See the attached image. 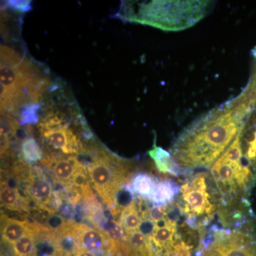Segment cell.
<instances>
[{
  "label": "cell",
  "instance_id": "obj_14",
  "mask_svg": "<svg viewBox=\"0 0 256 256\" xmlns=\"http://www.w3.org/2000/svg\"><path fill=\"white\" fill-rule=\"evenodd\" d=\"M181 192V188L172 180L158 181L149 198L154 206H166L174 201L175 197Z\"/></svg>",
  "mask_w": 256,
  "mask_h": 256
},
{
  "label": "cell",
  "instance_id": "obj_11",
  "mask_svg": "<svg viewBox=\"0 0 256 256\" xmlns=\"http://www.w3.org/2000/svg\"><path fill=\"white\" fill-rule=\"evenodd\" d=\"M74 229L82 248L94 254L104 252L108 242V237L104 232L76 222L74 223Z\"/></svg>",
  "mask_w": 256,
  "mask_h": 256
},
{
  "label": "cell",
  "instance_id": "obj_9",
  "mask_svg": "<svg viewBox=\"0 0 256 256\" xmlns=\"http://www.w3.org/2000/svg\"><path fill=\"white\" fill-rule=\"evenodd\" d=\"M24 182L26 194L37 207L44 208L50 206L54 194L53 188L41 168H32Z\"/></svg>",
  "mask_w": 256,
  "mask_h": 256
},
{
  "label": "cell",
  "instance_id": "obj_22",
  "mask_svg": "<svg viewBox=\"0 0 256 256\" xmlns=\"http://www.w3.org/2000/svg\"><path fill=\"white\" fill-rule=\"evenodd\" d=\"M40 106L38 104L26 106L18 112L20 124H36L38 121V111Z\"/></svg>",
  "mask_w": 256,
  "mask_h": 256
},
{
  "label": "cell",
  "instance_id": "obj_7",
  "mask_svg": "<svg viewBox=\"0 0 256 256\" xmlns=\"http://www.w3.org/2000/svg\"><path fill=\"white\" fill-rule=\"evenodd\" d=\"M181 192L184 205L180 206L182 212L188 216L186 218H196L201 228L210 223L217 206L210 202L205 174L195 175L182 186Z\"/></svg>",
  "mask_w": 256,
  "mask_h": 256
},
{
  "label": "cell",
  "instance_id": "obj_24",
  "mask_svg": "<svg viewBox=\"0 0 256 256\" xmlns=\"http://www.w3.org/2000/svg\"><path fill=\"white\" fill-rule=\"evenodd\" d=\"M166 217V206H153L148 213V218L154 223L164 220Z\"/></svg>",
  "mask_w": 256,
  "mask_h": 256
},
{
  "label": "cell",
  "instance_id": "obj_25",
  "mask_svg": "<svg viewBox=\"0 0 256 256\" xmlns=\"http://www.w3.org/2000/svg\"><path fill=\"white\" fill-rule=\"evenodd\" d=\"M6 5L10 9H12L20 12H26L32 8L31 1L28 0H10L6 2Z\"/></svg>",
  "mask_w": 256,
  "mask_h": 256
},
{
  "label": "cell",
  "instance_id": "obj_21",
  "mask_svg": "<svg viewBox=\"0 0 256 256\" xmlns=\"http://www.w3.org/2000/svg\"><path fill=\"white\" fill-rule=\"evenodd\" d=\"M102 232L107 236L108 238L114 240H127L126 230L122 224L116 220H108L106 222Z\"/></svg>",
  "mask_w": 256,
  "mask_h": 256
},
{
  "label": "cell",
  "instance_id": "obj_6",
  "mask_svg": "<svg viewBox=\"0 0 256 256\" xmlns=\"http://www.w3.org/2000/svg\"><path fill=\"white\" fill-rule=\"evenodd\" d=\"M42 143L64 154H80L84 146L62 112H48L38 124Z\"/></svg>",
  "mask_w": 256,
  "mask_h": 256
},
{
  "label": "cell",
  "instance_id": "obj_16",
  "mask_svg": "<svg viewBox=\"0 0 256 256\" xmlns=\"http://www.w3.org/2000/svg\"><path fill=\"white\" fill-rule=\"evenodd\" d=\"M1 205L6 210L30 212V201L28 197L22 196L18 188H10L1 183Z\"/></svg>",
  "mask_w": 256,
  "mask_h": 256
},
{
  "label": "cell",
  "instance_id": "obj_23",
  "mask_svg": "<svg viewBox=\"0 0 256 256\" xmlns=\"http://www.w3.org/2000/svg\"><path fill=\"white\" fill-rule=\"evenodd\" d=\"M20 122L9 114L1 112V134H4L10 138L16 136Z\"/></svg>",
  "mask_w": 256,
  "mask_h": 256
},
{
  "label": "cell",
  "instance_id": "obj_2",
  "mask_svg": "<svg viewBox=\"0 0 256 256\" xmlns=\"http://www.w3.org/2000/svg\"><path fill=\"white\" fill-rule=\"evenodd\" d=\"M1 112L16 114L30 104H38L48 80L30 60L1 46Z\"/></svg>",
  "mask_w": 256,
  "mask_h": 256
},
{
  "label": "cell",
  "instance_id": "obj_10",
  "mask_svg": "<svg viewBox=\"0 0 256 256\" xmlns=\"http://www.w3.org/2000/svg\"><path fill=\"white\" fill-rule=\"evenodd\" d=\"M238 136L242 163L252 170L256 178V105L246 119Z\"/></svg>",
  "mask_w": 256,
  "mask_h": 256
},
{
  "label": "cell",
  "instance_id": "obj_28",
  "mask_svg": "<svg viewBox=\"0 0 256 256\" xmlns=\"http://www.w3.org/2000/svg\"><path fill=\"white\" fill-rule=\"evenodd\" d=\"M252 56H254V65H255L256 67V47L252 50Z\"/></svg>",
  "mask_w": 256,
  "mask_h": 256
},
{
  "label": "cell",
  "instance_id": "obj_18",
  "mask_svg": "<svg viewBox=\"0 0 256 256\" xmlns=\"http://www.w3.org/2000/svg\"><path fill=\"white\" fill-rule=\"evenodd\" d=\"M142 220V217L140 214L134 200L129 206L122 210L120 216V222L122 224L126 234L139 230L140 225Z\"/></svg>",
  "mask_w": 256,
  "mask_h": 256
},
{
  "label": "cell",
  "instance_id": "obj_17",
  "mask_svg": "<svg viewBox=\"0 0 256 256\" xmlns=\"http://www.w3.org/2000/svg\"><path fill=\"white\" fill-rule=\"evenodd\" d=\"M158 180L148 173L140 172L134 174L130 183L126 185L133 193L144 198L150 197Z\"/></svg>",
  "mask_w": 256,
  "mask_h": 256
},
{
  "label": "cell",
  "instance_id": "obj_3",
  "mask_svg": "<svg viewBox=\"0 0 256 256\" xmlns=\"http://www.w3.org/2000/svg\"><path fill=\"white\" fill-rule=\"evenodd\" d=\"M213 2H124L119 18L168 32L186 30L208 14Z\"/></svg>",
  "mask_w": 256,
  "mask_h": 256
},
{
  "label": "cell",
  "instance_id": "obj_5",
  "mask_svg": "<svg viewBox=\"0 0 256 256\" xmlns=\"http://www.w3.org/2000/svg\"><path fill=\"white\" fill-rule=\"evenodd\" d=\"M196 256H256V242L248 232L212 226L202 238Z\"/></svg>",
  "mask_w": 256,
  "mask_h": 256
},
{
  "label": "cell",
  "instance_id": "obj_26",
  "mask_svg": "<svg viewBox=\"0 0 256 256\" xmlns=\"http://www.w3.org/2000/svg\"><path fill=\"white\" fill-rule=\"evenodd\" d=\"M154 228H156V223L152 222L149 218H146V220H142L141 222L139 230L146 237H149L152 235Z\"/></svg>",
  "mask_w": 256,
  "mask_h": 256
},
{
  "label": "cell",
  "instance_id": "obj_13",
  "mask_svg": "<svg viewBox=\"0 0 256 256\" xmlns=\"http://www.w3.org/2000/svg\"><path fill=\"white\" fill-rule=\"evenodd\" d=\"M2 242L14 244L22 238L30 228V223L26 220L11 218L4 214L1 215Z\"/></svg>",
  "mask_w": 256,
  "mask_h": 256
},
{
  "label": "cell",
  "instance_id": "obj_12",
  "mask_svg": "<svg viewBox=\"0 0 256 256\" xmlns=\"http://www.w3.org/2000/svg\"><path fill=\"white\" fill-rule=\"evenodd\" d=\"M152 238L163 255L168 254L178 240L176 222H172L166 218L156 223Z\"/></svg>",
  "mask_w": 256,
  "mask_h": 256
},
{
  "label": "cell",
  "instance_id": "obj_19",
  "mask_svg": "<svg viewBox=\"0 0 256 256\" xmlns=\"http://www.w3.org/2000/svg\"><path fill=\"white\" fill-rule=\"evenodd\" d=\"M21 152L23 160L28 164H33L44 158L43 150L38 146L35 138L28 136L23 140L21 144Z\"/></svg>",
  "mask_w": 256,
  "mask_h": 256
},
{
  "label": "cell",
  "instance_id": "obj_1",
  "mask_svg": "<svg viewBox=\"0 0 256 256\" xmlns=\"http://www.w3.org/2000/svg\"><path fill=\"white\" fill-rule=\"evenodd\" d=\"M238 96L212 109L184 128L170 153L184 171L208 168L233 142L256 105V67Z\"/></svg>",
  "mask_w": 256,
  "mask_h": 256
},
{
  "label": "cell",
  "instance_id": "obj_20",
  "mask_svg": "<svg viewBox=\"0 0 256 256\" xmlns=\"http://www.w3.org/2000/svg\"><path fill=\"white\" fill-rule=\"evenodd\" d=\"M13 250L14 256H36L34 232L31 226L21 238L13 244Z\"/></svg>",
  "mask_w": 256,
  "mask_h": 256
},
{
  "label": "cell",
  "instance_id": "obj_27",
  "mask_svg": "<svg viewBox=\"0 0 256 256\" xmlns=\"http://www.w3.org/2000/svg\"><path fill=\"white\" fill-rule=\"evenodd\" d=\"M74 256H95L92 252L86 250L84 248H80L77 252L76 254H74Z\"/></svg>",
  "mask_w": 256,
  "mask_h": 256
},
{
  "label": "cell",
  "instance_id": "obj_15",
  "mask_svg": "<svg viewBox=\"0 0 256 256\" xmlns=\"http://www.w3.org/2000/svg\"><path fill=\"white\" fill-rule=\"evenodd\" d=\"M150 156L156 164V168L161 172L178 176L181 174H188L186 172L182 169L176 162L169 152L165 150L156 143L152 149L148 152Z\"/></svg>",
  "mask_w": 256,
  "mask_h": 256
},
{
  "label": "cell",
  "instance_id": "obj_4",
  "mask_svg": "<svg viewBox=\"0 0 256 256\" xmlns=\"http://www.w3.org/2000/svg\"><path fill=\"white\" fill-rule=\"evenodd\" d=\"M129 164L128 161L106 148L92 149L88 173L94 190L110 210L116 206V195L130 178Z\"/></svg>",
  "mask_w": 256,
  "mask_h": 256
},
{
  "label": "cell",
  "instance_id": "obj_8",
  "mask_svg": "<svg viewBox=\"0 0 256 256\" xmlns=\"http://www.w3.org/2000/svg\"><path fill=\"white\" fill-rule=\"evenodd\" d=\"M42 164L50 172L54 184L64 186H70L77 172L86 168L75 156H63L56 153H46Z\"/></svg>",
  "mask_w": 256,
  "mask_h": 256
}]
</instances>
